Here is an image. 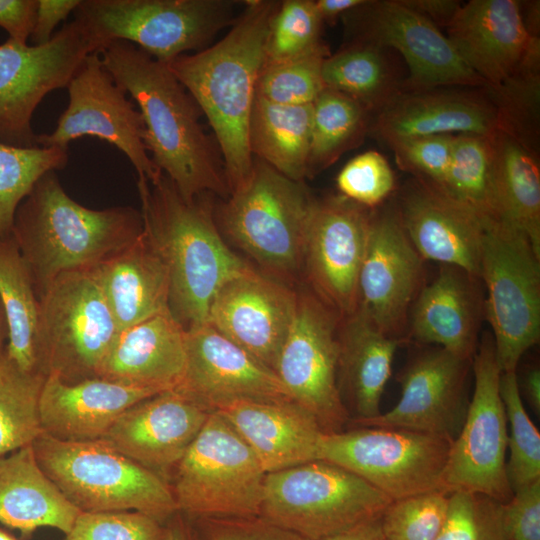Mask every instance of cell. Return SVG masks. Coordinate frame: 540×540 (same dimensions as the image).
<instances>
[{"label":"cell","instance_id":"obj_44","mask_svg":"<svg viewBox=\"0 0 540 540\" xmlns=\"http://www.w3.org/2000/svg\"><path fill=\"white\" fill-rule=\"evenodd\" d=\"M322 20L314 0L280 1L268 31L265 62H278L310 52L320 45Z\"/></svg>","mask_w":540,"mask_h":540},{"label":"cell","instance_id":"obj_36","mask_svg":"<svg viewBox=\"0 0 540 540\" xmlns=\"http://www.w3.org/2000/svg\"><path fill=\"white\" fill-rule=\"evenodd\" d=\"M0 301L8 327L7 356L23 371L45 375L38 350L39 298L12 236L0 239Z\"/></svg>","mask_w":540,"mask_h":540},{"label":"cell","instance_id":"obj_18","mask_svg":"<svg viewBox=\"0 0 540 540\" xmlns=\"http://www.w3.org/2000/svg\"><path fill=\"white\" fill-rule=\"evenodd\" d=\"M372 209L342 195L316 199L308 222L303 268L311 290L341 319L358 306V277Z\"/></svg>","mask_w":540,"mask_h":540},{"label":"cell","instance_id":"obj_14","mask_svg":"<svg viewBox=\"0 0 540 540\" xmlns=\"http://www.w3.org/2000/svg\"><path fill=\"white\" fill-rule=\"evenodd\" d=\"M472 400L457 437L451 442L443 482L447 492L480 493L501 503L513 491L506 473L507 418L499 390L493 338L485 334L472 358Z\"/></svg>","mask_w":540,"mask_h":540},{"label":"cell","instance_id":"obj_7","mask_svg":"<svg viewBox=\"0 0 540 540\" xmlns=\"http://www.w3.org/2000/svg\"><path fill=\"white\" fill-rule=\"evenodd\" d=\"M232 0H81L73 12L99 51L125 41L156 60L169 63L211 45L231 27Z\"/></svg>","mask_w":540,"mask_h":540},{"label":"cell","instance_id":"obj_59","mask_svg":"<svg viewBox=\"0 0 540 540\" xmlns=\"http://www.w3.org/2000/svg\"><path fill=\"white\" fill-rule=\"evenodd\" d=\"M6 340L8 342V327L4 309L0 301V356L3 355L6 350Z\"/></svg>","mask_w":540,"mask_h":540},{"label":"cell","instance_id":"obj_47","mask_svg":"<svg viewBox=\"0 0 540 540\" xmlns=\"http://www.w3.org/2000/svg\"><path fill=\"white\" fill-rule=\"evenodd\" d=\"M64 540H166V526L132 510L81 512Z\"/></svg>","mask_w":540,"mask_h":540},{"label":"cell","instance_id":"obj_58","mask_svg":"<svg viewBox=\"0 0 540 540\" xmlns=\"http://www.w3.org/2000/svg\"><path fill=\"white\" fill-rule=\"evenodd\" d=\"M166 540H196L191 529L177 512L166 523Z\"/></svg>","mask_w":540,"mask_h":540},{"label":"cell","instance_id":"obj_38","mask_svg":"<svg viewBox=\"0 0 540 540\" xmlns=\"http://www.w3.org/2000/svg\"><path fill=\"white\" fill-rule=\"evenodd\" d=\"M491 136L455 135L445 181L436 189L483 221L497 222Z\"/></svg>","mask_w":540,"mask_h":540},{"label":"cell","instance_id":"obj_4","mask_svg":"<svg viewBox=\"0 0 540 540\" xmlns=\"http://www.w3.org/2000/svg\"><path fill=\"white\" fill-rule=\"evenodd\" d=\"M142 231L141 211L129 206L87 208L73 200L50 171L20 203L12 237L39 298L58 275L98 266Z\"/></svg>","mask_w":540,"mask_h":540},{"label":"cell","instance_id":"obj_26","mask_svg":"<svg viewBox=\"0 0 540 540\" xmlns=\"http://www.w3.org/2000/svg\"><path fill=\"white\" fill-rule=\"evenodd\" d=\"M396 211L424 261L455 266L480 278L485 221L417 178L404 188Z\"/></svg>","mask_w":540,"mask_h":540},{"label":"cell","instance_id":"obj_43","mask_svg":"<svg viewBox=\"0 0 540 540\" xmlns=\"http://www.w3.org/2000/svg\"><path fill=\"white\" fill-rule=\"evenodd\" d=\"M499 390L510 425L506 473L515 492L540 480V434L524 408L516 371L501 372Z\"/></svg>","mask_w":540,"mask_h":540},{"label":"cell","instance_id":"obj_46","mask_svg":"<svg viewBox=\"0 0 540 540\" xmlns=\"http://www.w3.org/2000/svg\"><path fill=\"white\" fill-rule=\"evenodd\" d=\"M503 503L470 491H453L445 522L435 540H505Z\"/></svg>","mask_w":540,"mask_h":540},{"label":"cell","instance_id":"obj_45","mask_svg":"<svg viewBox=\"0 0 540 540\" xmlns=\"http://www.w3.org/2000/svg\"><path fill=\"white\" fill-rule=\"evenodd\" d=\"M449 494L436 490L392 500L381 515L385 540H435L446 519Z\"/></svg>","mask_w":540,"mask_h":540},{"label":"cell","instance_id":"obj_30","mask_svg":"<svg viewBox=\"0 0 540 540\" xmlns=\"http://www.w3.org/2000/svg\"><path fill=\"white\" fill-rule=\"evenodd\" d=\"M186 366V329L166 309L121 330L98 377L160 392L175 389Z\"/></svg>","mask_w":540,"mask_h":540},{"label":"cell","instance_id":"obj_51","mask_svg":"<svg viewBox=\"0 0 540 540\" xmlns=\"http://www.w3.org/2000/svg\"><path fill=\"white\" fill-rule=\"evenodd\" d=\"M502 522L505 540H540V480L513 492Z\"/></svg>","mask_w":540,"mask_h":540},{"label":"cell","instance_id":"obj_49","mask_svg":"<svg viewBox=\"0 0 540 540\" xmlns=\"http://www.w3.org/2000/svg\"><path fill=\"white\" fill-rule=\"evenodd\" d=\"M455 135H430L393 140L388 143L399 167L435 188L445 181Z\"/></svg>","mask_w":540,"mask_h":540},{"label":"cell","instance_id":"obj_12","mask_svg":"<svg viewBox=\"0 0 540 540\" xmlns=\"http://www.w3.org/2000/svg\"><path fill=\"white\" fill-rule=\"evenodd\" d=\"M450 445L448 439L427 433L359 426L324 433L319 459L351 471L396 500L447 492L443 477Z\"/></svg>","mask_w":540,"mask_h":540},{"label":"cell","instance_id":"obj_42","mask_svg":"<svg viewBox=\"0 0 540 540\" xmlns=\"http://www.w3.org/2000/svg\"><path fill=\"white\" fill-rule=\"evenodd\" d=\"M329 55L323 43L303 55L278 62H264L255 96L281 105L313 104L325 89L322 65Z\"/></svg>","mask_w":540,"mask_h":540},{"label":"cell","instance_id":"obj_11","mask_svg":"<svg viewBox=\"0 0 540 540\" xmlns=\"http://www.w3.org/2000/svg\"><path fill=\"white\" fill-rule=\"evenodd\" d=\"M480 279L485 317L493 331L501 372L516 371L523 354L540 338V254L521 233L485 222Z\"/></svg>","mask_w":540,"mask_h":540},{"label":"cell","instance_id":"obj_37","mask_svg":"<svg viewBox=\"0 0 540 540\" xmlns=\"http://www.w3.org/2000/svg\"><path fill=\"white\" fill-rule=\"evenodd\" d=\"M384 48L351 42L322 65L325 88L340 92L364 106L379 111L403 91Z\"/></svg>","mask_w":540,"mask_h":540},{"label":"cell","instance_id":"obj_35","mask_svg":"<svg viewBox=\"0 0 540 540\" xmlns=\"http://www.w3.org/2000/svg\"><path fill=\"white\" fill-rule=\"evenodd\" d=\"M313 104L281 105L255 96L249 122V146L258 158L285 177H309Z\"/></svg>","mask_w":540,"mask_h":540},{"label":"cell","instance_id":"obj_25","mask_svg":"<svg viewBox=\"0 0 540 540\" xmlns=\"http://www.w3.org/2000/svg\"><path fill=\"white\" fill-rule=\"evenodd\" d=\"M485 91H402L377 112L369 128L387 144L403 138L454 133L491 136L503 129V121L494 97L488 89Z\"/></svg>","mask_w":540,"mask_h":540},{"label":"cell","instance_id":"obj_8","mask_svg":"<svg viewBox=\"0 0 540 540\" xmlns=\"http://www.w3.org/2000/svg\"><path fill=\"white\" fill-rule=\"evenodd\" d=\"M391 501L351 471L319 459L267 473L259 516L322 540L380 517Z\"/></svg>","mask_w":540,"mask_h":540},{"label":"cell","instance_id":"obj_6","mask_svg":"<svg viewBox=\"0 0 540 540\" xmlns=\"http://www.w3.org/2000/svg\"><path fill=\"white\" fill-rule=\"evenodd\" d=\"M253 158L250 176L219 207L216 223L269 275L291 280L303 269L306 230L316 198L304 182Z\"/></svg>","mask_w":540,"mask_h":540},{"label":"cell","instance_id":"obj_52","mask_svg":"<svg viewBox=\"0 0 540 540\" xmlns=\"http://www.w3.org/2000/svg\"><path fill=\"white\" fill-rule=\"evenodd\" d=\"M38 0H0V27L9 38L27 44L33 30Z\"/></svg>","mask_w":540,"mask_h":540},{"label":"cell","instance_id":"obj_53","mask_svg":"<svg viewBox=\"0 0 540 540\" xmlns=\"http://www.w3.org/2000/svg\"><path fill=\"white\" fill-rule=\"evenodd\" d=\"M81 0H38V6L30 40L35 46L49 42L55 27L65 20Z\"/></svg>","mask_w":540,"mask_h":540},{"label":"cell","instance_id":"obj_56","mask_svg":"<svg viewBox=\"0 0 540 540\" xmlns=\"http://www.w3.org/2000/svg\"><path fill=\"white\" fill-rule=\"evenodd\" d=\"M364 0H314L316 10L323 23H332L358 7Z\"/></svg>","mask_w":540,"mask_h":540},{"label":"cell","instance_id":"obj_9","mask_svg":"<svg viewBox=\"0 0 540 540\" xmlns=\"http://www.w3.org/2000/svg\"><path fill=\"white\" fill-rule=\"evenodd\" d=\"M266 472L217 411L176 465L170 482L179 513L199 518L259 516Z\"/></svg>","mask_w":540,"mask_h":540},{"label":"cell","instance_id":"obj_55","mask_svg":"<svg viewBox=\"0 0 540 540\" xmlns=\"http://www.w3.org/2000/svg\"><path fill=\"white\" fill-rule=\"evenodd\" d=\"M322 540H385L381 528V516L360 523Z\"/></svg>","mask_w":540,"mask_h":540},{"label":"cell","instance_id":"obj_31","mask_svg":"<svg viewBox=\"0 0 540 540\" xmlns=\"http://www.w3.org/2000/svg\"><path fill=\"white\" fill-rule=\"evenodd\" d=\"M119 332L169 309V273L145 232L94 267Z\"/></svg>","mask_w":540,"mask_h":540},{"label":"cell","instance_id":"obj_3","mask_svg":"<svg viewBox=\"0 0 540 540\" xmlns=\"http://www.w3.org/2000/svg\"><path fill=\"white\" fill-rule=\"evenodd\" d=\"M137 187L143 228L168 269L169 310L186 330L206 323L219 288L252 266L222 238L205 194L187 201L164 174Z\"/></svg>","mask_w":540,"mask_h":540},{"label":"cell","instance_id":"obj_24","mask_svg":"<svg viewBox=\"0 0 540 540\" xmlns=\"http://www.w3.org/2000/svg\"><path fill=\"white\" fill-rule=\"evenodd\" d=\"M209 414L177 391L167 390L126 409L100 440L170 483Z\"/></svg>","mask_w":540,"mask_h":540},{"label":"cell","instance_id":"obj_33","mask_svg":"<svg viewBox=\"0 0 540 540\" xmlns=\"http://www.w3.org/2000/svg\"><path fill=\"white\" fill-rule=\"evenodd\" d=\"M81 511L45 474L33 446L0 456V523L30 535L40 527L65 535Z\"/></svg>","mask_w":540,"mask_h":540},{"label":"cell","instance_id":"obj_50","mask_svg":"<svg viewBox=\"0 0 540 540\" xmlns=\"http://www.w3.org/2000/svg\"><path fill=\"white\" fill-rule=\"evenodd\" d=\"M198 520L202 540H307L261 516Z\"/></svg>","mask_w":540,"mask_h":540},{"label":"cell","instance_id":"obj_10","mask_svg":"<svg viewBox=\"0 0 540 540\" xmlns=\"http://www.w3.org/2000/svg\"><path fill=\"white\" fill-rule=\"evenodd\" d=\"M119 333L94 268L58 275L39 297L42 372L74 383L98 377Z\"/></svg>","mask_w":540,"mask_h":540},{"label":"cell","instance_id":"obj_13","mask_svg":"<svg viewBox=\"0 0 540 540\" xmlns=\"http://www.w3.org/2000/svg\"><path fill=\"white\" fill-rule=\"evenodd\" d=\"M93 52H99L97 45L76 19L41 46L10 38L0 44V143L37 147L35 109L49 92L67 87Z\"/></svg>","mask_w":540,"mask_h":540},{"label":"cell","instance_id":"obj_27","mask_svg":"<svg viewBox=\"0 0 540 540\" xmlns=\"http://www.w3.org/2000/svg\"><path fill=\"white\" fill-rule=\"evenodd\" d=\"M481 279L461 268L442 265L425 284L409 315L407 335L417 342L437 344L452 354L472 360L485 317Z\"/></svg>","mask_w":540,"mask_h":540},{"label":"cell","instance_id":"obj_23","mask_svg":"<svg viewBox=\"0 0 540 540\" xmlns=\"http://www.w3.org/2000/svg\"><path fill=\"white\" fill-rule=\"evenodd\" d=\"M472 360L438 348L414 358L402 372L401 396L389 411L354 425L397 428L453 441L464 423L468 404L466 379Z\"/></svg>","mask_w":540,"mask_h":540},{"label":"cell","instance_id":"obj_54","mask_svg":"<svg viewBox=\"0 0 540 540\" xmlns=\"http://www.w3.org/2000/svg\"><path fill=\"white\" fill-rule=\"evenodd\" d=\"M403 3L418 12L435 26H448L461 2L455 0H402Z\"/></svg>","mask_w":540,"mask_h":540},{"label":"cell","instance_id":"obj_32","mask_svg":"<svg viewBox=\"0 0 540 540\" xmlns=\"http://www.w3.org/2000/svg\"><path fill=\"white\" fill-rule=\"evenodd\" d=\"M400 342L359 308L341 320L337 383L343 404L346 400L354 413L352 421L380 415V401Z\"/></svg>","mask_w":540,"mask_h":540},{"label":"cell","instance_id":"obj_34","mask_svg":"<svg viewBox=\"0 0 540 540\" xmlns=\"http://www.w3.org/2000/svg\"><path fill=\"white\" fill-rule=\"evenodd\" d=\"M497 223L524 235L540 254V170L536 151L509 131L491 136Z\"/></svg>","mask_w":540,"mask_h":540},{"label":"cell","instance_id":"obj_29","mask_svg":"<svg viewBox=\"0 0 540 540\" xmlns=\"http://www.w3.org/2000/svg\"><path fill=\"white\" fill-rule=\"evenodd\" d=\"M215 411L247 443L266 473L319 460L326 432L294 401H235Z\"/></svg>","mask_w":540,"mask_h":540},{"label":"cell","instance_id":"obj_5","mask_svg":"<svg viewBox=\"0 0 540 540\" xmlns=\"http://www.w3.org/2000/svg\"><path fill=\"white\" fill-rule=\"evenodd\" d=\"M32 446L42 470L81 512L132 510L163 524L178 512L168 481L102 440L43 433Z\"/></svg>","mask_w":540,"mask_h":540},{"label":"cell","instance_id":"obj_1","mask_svg":"<svg viewBox=\"0 0 540 540\" xmlns=\"http://www.w3.org/2000/svg\"><path fill=\"white\" fill-rule=\"evenodd\" d=\"M115 83L136 102L153 164L187 201L203 194L228 198L230 189L219 148L204 131L199 106L160 62L125 41L99 51Z\"/></svg>","mask_w":540,"mask_h":540},{"label":"cell","instance_id":"obj_28","mask_svg":"<svg viewBox=\"0 0 540 540\" xmlns=\"http://www.w3.org/2000/svg\"><path fill=\"white\" fill-rule=\"evenodd\" d=\"M158 393L99 377L68 383L49 374L39 403L43 432L63 441L100 440L126 409Z\"/></svg>","mask_w":540,"mask_h":540},{"label":"cell","instance_id":"obj_15","mask_svg":"<svg viewBox=\"0 0 540 540\" xmlns=\"http://www.w3.org/2000/svg\"><path fill=\"white\" fill-rule=\"evenodd\" d=\"M341 320L311 289L297 292L295 315L275 367L291 399L326 433L342 431L348 420L337 383Z\"/></svg>","mask_w":540,"mask_h":540},{"label":"cell","instance_id":"obj_19","mask_svg":"<svg viewBox=\"0 0 540 540\" xmlns=\"http://www.w3.org/2000/svg\"><path fill=\"white\" fill-rule=\"evenodd\" d=\"M424 260L396 209H372L358 277V306L384 333L403 340L411 308L425 285Z\"/></svg>","mask_w":540,"mask_h":540},{"label":"cell","instance_id":"obj_57","mask_svg":"<svg viewBox=\"0 0 540 540\" xmlns=\"http://www.w3.org/2000/svg\"><path fill=\"white\" fill-rule=\"evenodd\" d=\"M522 389L535 413L540 412V371L538 367L529 369L523 378Z\"/></svg>","mask_w":540,"mask_h":540},{"label":"cell","instance_id":"obj_41","mask_svg":"<svg viewBox=\"0 0 540 540\" xmlns=\"http://www.w3.org/2000/svg\"><path fill=\"white\" fill-rule=\"evenodd\" d=\"M68 159V150L56 147L20 148L0 143V239L12 236L16 211L37 181L64 168Z\"/></svg>","mask_w":540,"mask_h":540},{"label":"cell","instance_id":"obj_21","mask_svg":"<svg viewBox=\"0 0 540 540\" xmlns=\"http://www.w3.org/2000/svg\"><path fill=\"white\" fill-rule=\"evenodd\" d=\"M173 390L209 412L235 401H293L273 370L208 322L186 330L185 371Z\"/></svg>","mask_w":540,"mask_h":540},{"label":"cell","instance_id":"obj_40","mask_svg":"<svg viewBox=\"0 0 540 540\" xmlns=\"http://www.w3.org/2000/svg\"><path fill=\"white\" fill-rule=\"evenodd\" d=\"M46 376L0 356V456L31 445L41 434L40 395Z\"/></svg>","mask_w":540,"mask_h":540},{"label":"cell","instance_id":"obj_22","mask_svg":"<svg viewBox=\"0 0 540 540\" xmlns=\"http://www.w3.org/2000/svg\"><path fill=\"white\" fill-rule=\"evenodd\" d=\"M296 305L297 292L252 267L219 288L207 322L275 372Z\"/></svg>","mask_w":540,"mask_h":540},{"label":"cell","instance_id":"obj_48","mask_svg":"<svg viewBox=\"0 0 540 540\" xmlns=\"http://www.w3.org/2000/svg\"><path fill=\"white\" fill-rule=\"evenodd\" d=\"M340 195L369 209H374L395 189L394 173L377 151H366L349 160L336 178Z\"/></svg>","mask_w":540,"mask_h":540},{"label":"cell","instance_id":"obj_17","mask_svg":"<svg viewBox=\"0 0 540 540\" xmlns=\"http://www.w3.org/2000/svg\"><path fill=\"white\" fill-rule=\"evenodd\" d=\"M67 88L68 106L52 133L37 135L38 146L68 150L75 139L97 137L125 154L137 172V185L156 183L163 173L148 155L142 115L106 71L99 52L86 57Z\"/></svg>","mask_w":540,"mask_h":540},{"label":"cell","instance_id":"obj_16","mask_svg":"<svg viewBox=\"0 0 540 540\" xmlns=\"http://www.w3.org/2000/svg\"><path fill=\"white\" fill-rule=\"evenodd\" d=\"M342 19L351 42L393 48L403 56L410 72L403 91L454 86L488 88L465 64L447 36L402 0H364Z\"/></svg>","mask_w":540,"mask_h":540},{"label":"cell","instance_id":"obj_60","mask_svg":"<svg viewBox=\"0 0 540 540\" xmlns=\"http://www.w3.org/2000/svg\"><path fill=\"white\" fill-rule=\"evenodd\" d=\"M0 540H16L14 537L9 535L7 532L0 529Z\"/></svg>","mask_w":540,"mask_h":540},{"label":"cell","instance_id":"obj_20","mask_svg":"<svg viewBox=\"0 0 540 540\" xmlns=\"http://www.w3.org/2000/svg\"><path fill=\"white\" fill-rule=\"evenodd\" d=\"M447 38L465 64L497 91L539 69L540 42L527 28L515 0H471L447 26Z\"/></svg>","mask_w":540,"mask_h":540},{"label":"cell","instance_id":"obj_2","mask_svg":"<svg viewBox=\"0 0 540 540\" xmlns=\"http://www.w3.org/2000/svg\"><path fill=\"white\" fill-rule=\"evenodd\" d=\"M226 35L207 48L167 63L199 106L214 133L230 194L251 174L249 122L266 59L276 0H246Z\"/></svg>","mask_w":540,"mask_h":540},{"label":"cell","instance_id":"obj_39","mask_svg":"<svg viewBox=\"0 0 540 540\" xmlns=\"http://www.w3.org/2000/svg\"><path fill=\"white\" fill-rule=\"evenodd\" d=\"M369 111L350 97L325 88L313 103L309 177L358 145L370 127Z\"/></svg>","mask_w":540,"mask_h":540}]
</instances>
